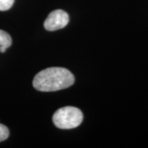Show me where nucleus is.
<instances>
[{
	"mask_svg": "<svg viewBox=\"0 0 148 148\" xmlns=\"http://www.w3.org/2000/svg\"><path fill=\"white\" fill-rule=\"evenodd\" d=\"M75 82L73 74L64 68L53 67L40 71L33 79L35 89L43 92H50L66 89Z\"/></svg>",
	"mask_w": 148,
	"mask_h": 148,
	"instance_id": "1",
	"label": "nucleus"
},
{
	"mask_svg": "<svg viewBox=\"0 0 148 148\" xmlns=\"http://www.w3.org/2000/svg\"><path fill=\"white\" fill-rule=\"evenodd\" d=\"M12 38L8 33L0 30V52L4 53L6 49L12 45Z\"/></svg>",
	"mask_w": 148,
	"mask_h": 148,
	"instance_id": "4",
	"label": "nucleus"
},
{
	"mask_svg": "<svg viewBox=\"0 0 148 148\" xmlns=\"http://www.w3.org/2000/svg\"><path fill=\"white\" fill-rule=\"evenodd\" d=\"M15 0H0V11H7L10 9Z\"/></svg>",
	"mask_w": 148,
	"mask_h": 148,
	"instance_id": "5",
	"label": "nucleus"
},
{
	"mask_svg": "<svg viewBox=\"0 0 148 148\" xmlns=\"http://www.w3.org/2000/svg\"><path fill=\"white\" fill-rule=\"evenodd\" d=\"M83 120L82 112L73 106H65L53 115L54 125L61 129H72L79 126Z\"/></svg>",
	"mask_w": 148,
	"mask_h": 148,
	"instance_id": "2",
	"label": "nucleus"
},
{
	"mask_svg": "<svg viewBox=\"0 0 148 148\" xmlns=\"http://www.w3.org/2000/svg\"><path fill=\"white\" fill-rule=\"evenodd\" d=\"M69 22V14L64 10L58 9L51 12L44 22V27L49 32H54L66 27Z\"/></svg>",
	"mask_w": 148,
	"mask_h": 148,
	"instance_id": "3",
	"label": "nucleus"
},
{
	"mask_svg": "<svg viewBox=\"0 0 148 148\" xmlns=\"http://www.w3.org/2000/svg\"><path fill=\"white\" fill-rule=\"evenodd\" d=\"M9 137V130L5 125L0 123V142H3Z\"/></svg>",
	"mask_w": 148,
	"mask_h": 148,
	"instance_id": "6",
	"label": "nucleus"
}]
</instances>
